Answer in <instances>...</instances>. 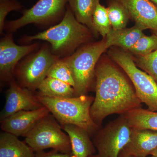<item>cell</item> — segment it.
<instances>
[{"label":"cell","instance_id":"cell-1","mask_svg":"<svg viewBox=\"0 0 157 157\" xmlns=\"http://www.w3.org/2000/svg\"><path fill=\"white\" fill-rule=\"evenodd\" d=\"M96 96L90 113L98 125L111 114H125L140 108L141 102L123 74L110 63L103 62L96 67Z\"/></svg>","mask_w":157,"mask_h":157},{"label":"cell","instance_id":"cell-2","mask_svg":"<svg viewBox=\"0 0 157 157\" xmlns=\"http://www.w3.org/2000/svg\"><path fill=\"white\" fill-rule=\"evenodd\" d=\"M92 35L88 28L76 20L68 6L59 23L34 36L26 37L25 41H46L50 43L52 53L61 55L72 53L79 45L90 41Z\"/></svg>","mask_w":157,"mask_h":157},{"label":"cell","instance_id":"cell-3","mask_svg":"<svg viewBox=\"0 0 157 157\" xmlns=\"http://www.w3.org/2000/svg\"><path fill=\"white\" fill-rule=\"evenodd\" d=\"M36 96L39 102L48 108L61 125H75L89 134L95 132L99 128L90 113L94 100L91 96L83 95L62 98H50L38 94Z\"/></svg>","mask_w":157,"mask_h":157},{"label":"cell","instance_id":"cell-4","mask_svg":"<svg viewBox=\"0 0 157 157\" xmlns=\"http://www.w3.org/2000/svg\"><path fill=\"white\" fill-rule=\"evenodd\" d=\"M106 38L90 43L63 58L73 74L75 97L86 95L95 76L97 63L108 48Z\"/></svg>","mask_w":157,"mask_h":157},{"label":"cell","instance_id":"cell-5","mask_svg":"<svg viewBox=\"0 0 157 157\" xmlns=\"http://www.w3.org/2000/svg\"><path fill=\"white\" fill-rule=\"evenodd\" d=\"M110 56L128 76L141 103L146 104L148 110L157 111V83L154 79L137 67L134 59L126 52L113 50Z\"/></svg>","mask_w":157,"mask_h":157},{"label":"cell","instance_id":"cell-6","mask_svg":"<svg viewBox=\"0 0 157 157\" xmlns=\"http://www.w3.org/2000/svg\"><path fill=\"white\" fill-rule=\"evenodd\" d=\"M25 142L35 152L46 149L71 153L70 138L53 119L47 116L40 121L25 136Z\"/></svg>","mask_w":157,"mask_h":157},{"label":"cell","instance_id":"cell-7","mask_svg":"<svg viewBox=\"0 0 157 157\" xmlns=\"http://www.w3.org/2000/svg\"><path fill=\"white\" fill-rule=\"evenodd\" d=\"M131 128L124 115L101 129L94 138V144L100 157H119L130 141Z\"/></svg>","mask_w":157,"mask_h":157},{"label":"cell","instance_id":"cell-8","mask_svg":"<svg viewBox=\"0 0 157 157\" xmlns=\"http://www.w3.org/2000/svg\"><path fill=\"white\" fill-rule=\"evenodd\" d=\"M44 46L25 60L16 70V76L21 86L30 90H37L47 76L48 71L59 56Z\"/></svg>","mask_w":157,"mask_h":157},{"label":"cell","instance_id":"cell-9","mask_svg":"<svg viewBox=\"0 0 157 157\" xmlns=\"http://www.w3.org/2000/svg\"><path fill=\"white\" fill-rule=\"evenodd\" d=\"M68 0H39L30 9L26 10L18 19L8 21L4 29L15 32L30 24L48 23L64 15Z\"/></svg>","mask_w":157,"mask_h":157},{"label":"cell","instance_id":"cell-10","mask_svg":"<svg viewBox=\"0 0 157 157\" xmlns=\"http://www.w3.org/2000/svg\"><path fill=\"white\" fill-rule=\"evenodd\" d=\"M37 43L18 45L14 43L11 35L3 38L0 42V76L7 81L12 78L15 66L20 60L38 48Z\"/></svg>","mask_w":157,"mask_h":157},{"label":"cell","instance_id":"cell-11","mask_svg":"<svg viewBox=\"0 0 157 157\" xmlns=\"http://www.w3.org/2000/svg\"><path fill=\"white\" fill-rule=\"evenodd\" d=\"M49 112L44 106L35 110L19 111L1 120V128L3 132L17 137H25L38 123L48 116Z\"/></svg>","mask_w":157,"mask_h":157},{"label":"cell","instance_id":"cell-12","mask_svg":"<svg viewBox=\"0 0 157 157\" xmlns=\"http://www.w3.org/2000/svg\"><path fill=\"white\" fill-rule=\"evenodd\" d=\"M42 105L32 91L12 82L6 94L5 106L1 113V120L22 110L39 109Z\"/></svg>","mask_w":157,"mask_h":157},{"label":"cell","instance_id":"cell-13","mask_svg":"<svg viewBox=\"0 0 157 157\" xmlns=\"http://www.w3.org/2000/svg\"><path fill=\"white\" fill-rule=\"evenodd\" d=\"M126 8L136 24L157 36V8L149 0H117Z\"/></svg>","mask_w":157,"mask_h":157},{"label":"cell","instance_id":"cell-14","mask_svg":"<svg viewBox=\"0 0 157 157\" xmlns=\"http://www.w3.org/2000/svg\"><path fill=\"white\" fill-rule=\"evenodd\" d=\"M157 147V132L132 129L130 141L122 151L133 157H147Z\"/></svg>","mask_w":157,"mask_h":157},{"label":"cell","instance_id":"cell-15","mask_svg":"<svg viewBox=\"0 0 157 157\" xmlns=\"http://www.w3.org/2000/svg\"><path fill=\"white\" fill-rule=\"evenodd\" d=\"M62 127L70 138L73 157H89L95 153L94 144L86 131L75 125L64 124Z\"/></svg>","mask_w":157,"mask_h":157},{"label":"cell","instance_id":"cell-16","mask_svg":"<svg viewBox=\"0 0 157 157\" xmlns=\"http://www.w3.org/2000/svg\"><path fill=\"white\" fill-rule=\"evenodd\" d=\"M144 30L143 27L136 24L130 28L112 29L105 37L107 45L109 48L117 46L124 50H129L138 39L144 36Z\"/></svg>","mask_w":157,"mask_h":157},{"label":"cell","instance_id":"cell-17","mask_svg":"<svg viewBox=\"0 0 157 157\" xmlns=\"http://www.w3.org/2000/svg\"><path fill=\"white\" fill-rule=\"evenodd\" d=\"M35 153L25 142L11 133L0 134V157H35Z\"/></svg>","mask_w":157,"mask_h":157},{"label":"cell","instance_id":"cell-18","mask_svg":"<svg viewBox=\"0 0 157 157\" xmlns=\"http://www.w3.org/2000/svg\"><path fill=\"white\" fill-rule=\"evenodd\" d=\"M100 0H68L69 6L76 20L86 26L93 35L98 34L93 22L94 12Z\"/></svg>","mask_w":157,"mask_h":157},{"label":"cell","instance_id":"cell-19","mask_svg":"<svg viewBox=\"0 0 157 157\" xmlns=\"http://www.w3.org/2000/svg\"><path fill=\"white\" fill-rule=\"evenodd\" d=\"M131 128L157 132V112L137 108L123 114Z\"/></svg>","mask_w":157,"mask_h":157},{"label":"cell","instance_id":"cell-20","mask_svg":"<svg viewBox=\"0 0 157 157\" xmlns=\"http://www.w3.org/2000/svg\"><path fill=\"white\" fill-rule=\"evenodd\" d=\"M38 94L50 98H71L75 97V90L72 86L52 78L46 77L38 87Z\"/></svg>","mask_w":157,"mask_h":157},{"label":"cell","instance_id":"cell-21","mask_svg":"<svg viewBox=\"0 0 157 157\" xmlns=\"http://www.w3.org/2000/svg\"><path fill=\"white\" fill-rule=\"evenodd\" d=\"M107 10L109 21L113 29L126 28L130 14L126 8L117 0H110Z\"/></svg>","mask_w":157,"mask_h":157},{"label":"cell","instance_id":"cell-22","mask_svg":"<svg viewBox=\"0 0 157 157\" xmlns=\"http://www.w3.org/2000/svg\"><path fill=\"white\" fill-rule=\"evenodd\" d=\"M47 77H52L72 86L74 88L75 82L69 66L63 59L57 60L51 67Z\"/></svg>","mask_w":157,"mask_h":157},{"label":"cell","instance_id":"cell-23","mask_svg":"<svg viewBox=\"0 0 157 157\" xmlns=\"http://www.w3.org/2000/svg\"><path fill=\"white\" fill-rule=\"evenodd\" d=\"M94 27L98 34L105 38L112 29L108 17L107 8L100 3L97 6L93 17Z\"/></svg>","mask_w":157,"mask_h":157},{"label":"cell","instance_id":"cell-24","mask_svg":"<svg viewBox=\"0 0 157 157\" xmlns=\"http://www.w3.org/2000/svg\"><path fill=\"white\" fill-rule=\"evenodd\" d=\"M157 49V36L153 34L149 36L144 35L138 39L128 51L138 56H144Z\"/></svg>","mask_w":157,"mask_h":157},{"label":"cell","instance_id":"cell-25","mask_svg":"<svg viewBox=\"0 0 157 157\" xmlns=\"http://www.w3.org/2000/svg\"><path fill=\"white\" fill-rule=\"evenodd\" d=\"M134 60L136 65L151 76L157 83V49Z\"/></svg>","mask_w":157,"mask_h":157},{"label":"cell","instance_id":"cell-26","mask_svg":"<svg viewBox=\"0 0 157 157\" xmlns=\"http://www.w3.org/2000/svg\"><path fill=\"white\" fill-rule=\"evenodd\" d=\"M22 8V6L17 0H8L0 2V32L2 33L5 28V20L9 12L17 11Z\"/></svg>","mask_w":157,"mask_h":157},{"label":"cell","instance_id":"cell-27","mask_svg":"<svg viewBox=\"0 0 157 157\" xmlns=\"http://www.w3.org/2000/svg\"><path fill=\"white\" fill-rule=\"evenodd\" d=\"M35 157H73L71 153H65L53 150L46 152L44 151L35 153Z\"/></svg>","mask_w":157,"mask_h":157},{"label":"cell","instance_id":"cell-28","mask_svg":"<svg viewBox=\"0 0 157 157\" xmlns=\"http://www.w3.org/2000/svg\"><path fill=\"white\" fill-rule=\"evenodd\" d=\"M152 157H157V147L151 153V154Z\"/></svg>","mask_w":157,"mask_h":157},{"label":"cell","instance_id":"cell-29","mask_svg":"<svg viewBox=\"0 0 157 157\" xmlns=\"http://www.w3.org/2000/svg\"><path fill=\"white\" fill-rule=\"evenodd\" d=\"M119 157H133L132 156L124 154L121 153L120 154L119 156Z\"/></svg>","mask_w":157,"mask_h":157},{"label":"cell","instance_id":"cell-30","mask_svg":"<svg viewBox=\"0 0 157 157\" xmlns=\"http://www.w3.org/2000/svg\"><path fill=\"white\" fill-rule=\"evenodd\" d=\"M149 1H150L157 8V0H149Z\"/></svg>","mask_w":157,"mask_h":157},{"label":"cell","instance_id":"cell-31","mask_svg":"<svg viewBox=\"0 0 157 157\" xmlns=\"http://www.w3.org/2000/svg\"><path fill=\"white\" fill-rule=\"evenodd\" d=\"M89 157H100L98 155H92L90 156Z\"/></svg>","mask_w":157,"mask_h":157},{"label":"cell","instance_id":"cell-32","mask_svg":"<svg viewBox=\"0 0 157 157\" xmlns=\"http://www.w3.org/2000/svg\"><path fill=\"white\" fill-rule=\"evenodd\" d=\"M8 1V0H0V2H4V1Z\"/></svg>","mask_w":157,"mask_h":157},{"label":"cell","instance_id":"cell-33","mask_svg":"<svg viewBox=\"0 0 157 157\" xmlns=\"http://www.w3.org/2000/svg\"><path fill=\"white\" fill-rule=\"evenodd\" d=\"M151 157H152V156Z\"/></svg>","mask_w":157,"mask_h":157}]
</instances>
